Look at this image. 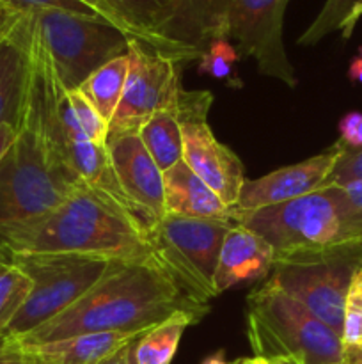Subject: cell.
I'll use <instances>...</instances> for the list:
<instances>
[{
    "label": "cell",
    "mask_w": 362,
    "mask_h": 364,
    "mask_svg": "<svg viewBox=\"0 0 362 364\" xmlns=\"http://www.w3.org/2000/svg\"><path fill=\"white\" fill-rule=\"evenodd\" d=\"M202 364H233V363H227L226 358H224V352H216V354L209 355V358H206Z\"/></svg>",
    "instance_id": "74e56055"
},
{
    "label": "cell",
    "mask_w": 362,
    "mask_h": 364,
    "mask_svg": "<svg viewBox=\"0 0 362 364\" xmlns=\"http://www.w3.org/2000/svg\"><path fill=\"white\" fill-rule=\"evenodd\" d=\"M247 336L256 358H295L302 364H341V334L268 281L247 297Z\"/></svg>",
    "instance_id": "277c9868"
},
{
    "label": "cell",
    "mask_w": 362,
    "mask_h": 364,
    "mask_svg": "<svg viewBox=\"0 0 362 364\" xmlns=\"http://www.w3.org/2000/svg\"><path fill=\"white\" fill-rule=\"evenodd\" d=\"M341 341L344 352L362 348V267L355 270L344 301Z\"/></svg>",
    "instance_id": "d4e9b609"
},
{
    "label": "cell",
    "mask_w": 362,
    "mask_h": 364,
    "mask_svg": "<svg viewBox=\"0 0 362 364\" xmlns=\"http://www.w3.org/2000/svg\"><path fill=\"white\" fill-rule=\"evenodd\" d=\"M67 96H70L71 107H73L75 117H77V123L78 127H80L82 134H84L89 141L94 142V144L106 146L110 130L109 121L103 119L102 114L92 107V103L89 102L78 89L67 91Z\"/></svg>",
    "instance_id": "4316f807"
},
{
    "label": "cell",
    "mask_w": 362,
    "mask_h": 364,
    "mask_svg": "<svg viewBox=\"0 0 362 364\" xmlns=\"http://www.w3.org/2000/svg\"><path fill=\"white\" fill-rule=\"evenodd\" d=\"M234 220L192 219L165 213L149 230L153 255L190 299L209 304L216 297L219 252Z\"/></svg>",
    "instance_id": "9c48e42d"
},
{
    "label": "cell",
    "mask_w": 362,
    "mask_h": 364,
    "mask_svg": "<svg viewBox=\"0 0 362 364\" xmlns=\"http://www.w3.org/2000/svg\"><path fill=\"white\" fill-rule=\"evenodd\" d=\"M38 252L99 256L119 262L155 258L149 230L116 199L84 183L41 219L0 231V258Z\"/></svg>",
    "instance_id": "7a4b0ae2"
},
{
    "label": "cell",
    "mask_w": 362,
    "mask_h": 364,
    "mask_svg": "<svg viewBox=\"0 0 362 364\" xmlns=\"http://www.w3.org/2000/svg\"><path fill=\"white\" fill-rule=\"evenodd\" d=\"M234 223L261 237L275 258L302 249L350 244L329 187L252 212L234 210Z\"/></svg>",
    "instance_id": "30bf717a"
},
{
    "label": "cell",
    "mask_w": 362,
    "mask_h": 364,
    "mask_svg": "<svg viewBox=\"0 0 362 364\" xmlns=\"http://www.w3.org/2000/svg\"><path fill=\"white\" fill-rule=\"evenodd\" d=\"M212 103L213 95L208 91L183 89L181 92L176 114L183 134V162L227 206L234 208L245 183L243 164L209 128L208 112Z\"/></svg>",
    "instance_id": "7c38bea8"
},
{
    "label": "cell",
    "mask_w": 362,
    "mask_h": 364,
    "mask_svg": "<svg viewBox=\"0 0 362 364\" xmlns=\"http://www.w3.org/2000/svg\"><path fill=\"white\" fill-rule=\"evenodd\" d=\"M7 262L20 267L32 281V291L23 308L2 333V338L14 341L66 311L109 274L119 259L66 252H38L14 255L7 258Z\"/></svg>",
    "instance_id": "52a82bcc"
},
{
    "label": "cell",
    "mask_w": 362,
    "mask_h": 364,
    "mask_svg": "<svg viewBox=\"0 0 362 364\" xmlns=\"http://www.w3.org/2000/svg\"><path fill=\"white\" fill-rule=\"evenodd\" d=\"M0 364H28V355L20 345L6 340L0 345Z\"/></svg>",
    "instance_id": "1f68e13d"
},
{
    "label": "cell",
    "mask_w": 362,
    "mask_h": 364,
    "mask_svg": "<svg viewBox=\"0 0 362 364\" xmlns=\"http://www.w3.org/2000/svg\"><path fill=\"white\" fill-rule=\"evenodd\" d=\"M18 130L11 124H0V162L4 160V156L7 155L13 144L16 142Z\"/></svg>",
    "instance_id": "d6a6232c"
},
{
    "label": "cell",
    "mask_w": 362,
    "mask_h": 364,
    "mask_svg": "<svg viewBox=\"0 0 362 364\" xmlns=\"http://www.w3.org/2000/svg\"><path fill=\"white\" fill-rule=\"evenodd\" d=\"M329 188L339 208L346 240L350 244H362V181Z\"/></svg>",
    "instance_id": "cb8c5ba5"
},
{
    "label": "cell",
    "mask_w": 362,
    "mask_h": 364,
    "mask_svg": "<svg viewBox=\"0 0 362 364\" xmlns=\"http://www.w3.org/2000/svg\"><path fill=\"white\" fill-rule=\"evenodd\" d=\"M31 291V277L20 267L9 262L0 267V336L23 308Z\"/></svg>",
    "instance_id": "7402d4cb"
},
{
    "label": "cell",
    "mask_w": 362,
    "mask_h": 364,
    "mask_svg": "<svg viewBox=\"0 0 362 364\" xmlns=\"http://www.w3.org/2000/svg\"><path fill=\"white\" fill-rule=\"evenodd\" d=\"M4 341H6V338H2V336H0V345H2Z\"/></svg>",
    "instance_id": "b9f144b4"
},
{
    "label": "cell",
    "mask_w": 362,
    "mask_h": 364,
    "mask_svg": "<svg viewBox=\"0 0 362 364\" xmlns=\"http://www.w3.org/2000/svg\"><path fill=\"white\" fill-rule=\"evenodd\" d=\"M361 2L362 0H325V4H323L318 16L314 18V21L298 38V45L312 46L322 41L323 38H327L329 34H332L334 31H339L344 20L350 16L355 6Z\"/></svg>",
    "instance_id": "603a6c76"
},
{
    "label": "cell",
    "mask_w": 362,
    "mask_h": 364,
    "mask_svg": "<svg viewBox=\"0 0 362 364\" xmlns=\"http://www.w3.org/2000/svg\"><path fill=\"white\" fill-rule=\"evenodd\" d=\"M197 322V316L185 311L176 313L160 322L135 341L130 364H170L180 347L185 329Z\"/></svg>",
    "instance_id": "d6986e66"
},
{
    "label": "cell",
    "mask_w": 362,
    "mask_h": 364,
    "mask_svg": "<svg viewBox=\"0 0 362 364\" xmlns=\"http://www.w3.org/2000/svg\"><path fill=\"white\" fill-rule=\"evenodd\" d=\"M339 142L344 149H362V112H348L339 119Z\"/></svg>",
    "instance_id": "f546056e"
},
{
    "label": "cell",
    "mask_w": 362,
    "mask_h": 364,
    "mask_svg": "<svg viewBox=\"0 0 362 364\" xmlns=\"http://www.w3.org/2000/svg\"><path fill=\"white\" fill-rule=\"evenodd\" d=\"M142 144L162 173L183 160V134L174 110H162L144 123L138 132Z\"/></svg>",
    "instance_id": "ffe728a7"
},
{
    "label": "cell",
    "mask_w": 362,
    "mask_h": 364,
    "mask_svg": "<svg viewBox=\"0 0 362 364\" xmlns=\"http://www.w3.org/2000/svg\"><path fill=\"white\" fill-rule=\"evenodd\" d=\"M240 60L236 46L227 39H212L199 57V73L209 75L216 80H231L234 64Z\"/></svg>",
    "instance_id": "484cf974"
},
{
    "label": "cell",
    "mask_w": 362,
    "mask_h": 364,
    "mask_svg": "<svg viewBox=\"0 0 362 364\" xmlns=\"http://www.w3.org/2000/svg\"><path fill=\"white\" fill-rule=\"evenodd\" d=\"M144 334V333H142ZM137 333H91L41 347H21L28 354L45 358L50 364H99L126 345L137 341Z\"/></svg>",
    "instance_id": "ac0fdd59"
},
{
    "label": "cell",
    "mask_w": 362,
    "mask_h": 364,
    "mask_svg": "<svg viewBox=\"0 0 362 364\" xmlns=\"http://www.w3.org/2000/svg\"><path fill=\"white\" fill-rule=\"evenodd\" d=\"M163 196L165 212L172 215L234 220V208L227 206L183 160L163 173Z\"/></svg>",
    "instance_id": "e0dca14e"
},
{
    "label": "cell",
    "mask_w": 362,
    "mask_h": 364,
    "mask_svg": "<svg viewBox=\"0 0 362 364\" xmlns=\"http://www.w3.org/2000/svg\"><path fill=\"white\" fill-rule=\"evenodd\" d=\"M130 57L121 55L106 63L99 70H96L87 80L78 87V91L92 103L96 110L102 114L105 121H112L117 105L123 96L124 84H126Z\"/></svg>",
    "instance_id": "44dd1931"
},
{
    "label": "cell",
    "mask_w": 362,
    "mask_h": 364,
    "mask_svg": "<svg viewBox=\"0 0 362 364\" xmlns=\"http://www.w3.org/2000/svg\"><path fill=\"white\" fill-rule=\"evenodd\" d=\"M32 13L16 14L0 36V124L20 130L31 84Z\"/></svg>",
    "instance_id": "9a60e30c"
},
{
    "label": "cell",
    "mask_w": 362,
    "mask_h": 364,
    "mask_svg": "<svg viewBox=\"0 0 362 364\" xmlns=\"http://www.w3.org/2000/svg\"><path fill=\"white\" fill-rule=\"evenodd\" d=\"M11 18H13V16H6V14H4V13H2V11H0V36H2L4 28H6L7 21H9V20H11Z\"/></svg>",
    "instance_id": "60d3db41"
},
{
    "label": "cell",
    "mask_w": 362,
    "mask_h": 364,
    "mask_svg": "<svg viewBox=\"0 0 362 364\" xmlns=\"http://www.w3.org/2000/svg\"><path fill=\"white\" fill-rule=\"evenodd\" d=\"M341 364H346V363H341Z\"/></svg>",
    "instance_id": "ee69618b"
},
{
    "label": "cell",
    "mask_w": 362,
    "mask_h": 364,
    "mask_svg": "<svg viewBox=\"0 0 362 364\" xmlns=\"http://www.w3.org/2000/svg\"><path fill=\"white\" fill-rule=\"evenodd\" d=\"M4 263H6V262H4V259H2V258H0V267H2V265H4Z\"/></svg>",
    "instance_id": "7bdbcfd3"
},
{
    "label": "cell",
    "mask_w": 362,
    "mask_h": 364,
    "mask_svg": "<svg viewBox=\"0 0 362 364\" xmlns=\"http://www.w3.org/2000/svg\"><path fill=\"white\" fill-rule=\"evenodd\" d=\"M361 18H362V2L355 6V9L351 11L350 16H348L346 20H344V23L341 25L339 31H341V34H343L344 39H350L351 38V34H353L355 25H357V21L361 20Z\"/></svg>",
    "instance_id": "836d02e7"
},
{
    "label": "cell",
    "mask_w": 362,
    "mask_h": 364,
    "mask_svg": "<svg viewBox=\"0 0 362 364\" xmlns=\"http://www.w3.org/2000/svg\"><path fill=\"white\" fill-rule=\"evenodd\" d=\"M32 18L66 91L78 89L96 70L128 53L130 36L103 18L59 9L38 11Z\"/></svg>",
    "instance_id": "ba28073f"
},
{
    "label": "cell",
    "mask_w": 362,
    "mask_h": 364,
    "mask_svg": "<svg viewBox=\"0 0 362 364\" xmlns=\"http://www.w3.org/2000/svg\"><path fill=\"white\" fill-rule=\"evenodd\" d=\"M290 0H187L201 43L227 39L252 57L259 73L295 89L298 78L284 48V13Z\"/></svg>",
    "instance_id": "3957f363"
},
{
    "label": "cell",
    "mask_w": 362,
    "mask_h": 364,
    "mask_svg": "<svg viewBox=\"0 0 362 364\" xmlns=\"http://www.w3.org/2000/svg\"><path fill=\"white\" fill-rule=\"evenodd\" d=\"M133 343L123 347L121 350H117L116 354H112L110 358H106L105 361H102L99 364H130V355H131V348H133Z\"/></svg>",
    "instance_id": "e575fe53"
},
{
    "label": "cell",
    "mask_w": 362,
    "mask_h": 364,
    "mask_svg": "<svg viewBox=\"0 0 362 364\" xmlns=\"http://www.w3.org/2000/svg\"><path fill=\"white\" fill-rule=\"evenodd\" d=\"M126 84L116 114L110 121L109 139L138 135L146 121L162 110H177L183 85L181 63L153 46L130 39Z\"/></svg>",
    "instance_id": "8fae6325"
},
{
    "label": "cell",
    "mask_w": 362,
    "mask_h": 364,
    "mask_svg": "<svg viewBox=\"0 0 362 364\" xmlns=\"http://www.w3.org/2000/svg\"><path fill=\"white\" fill-rule=\"evenodd\" d=\"M75 185L57 169L38 123L25 110L16 142L0 162V231L45 217Z\"/></svg>",
    "instance_id": "5b68a950"
},
{
    "label": "cell",
    "mask_w": 362,
    "mask_h": 364,
    "mask_svg": "<svg viewBox=\"0 0 362 364\" xmlns=\"http://www.w3.org/2000/svg\"><path fill=\"white\" fill-rule=\"evenodd\" d=\"M84 2H87L89 6L94 7V9L98 11V13L102 14V16L105 18L106 21H110V23H112V25H116V27H119L121 31L126 32V34L130 36L131 39H138L137 34H135L133 28H131L130 25L126 23V20H124V18L121 16V14L117 13V11L114 9V7L110 6V4L106 2V0H84Z\"/></svg>",
    "instance_id": "4dcf8cb0"
},
{
    "label": "cell",
    "mask_w": 362,
    "mask_h": 364,
    "mask_svg": "<svg viewBox=\"0 0 362 364\" xmlns=\"http://www.w3.org/2000/svg\"><path fill=\"white\" fill-rule=\"evenodd\" d=\"M348 78H350L353 84H362V50L361 55H355L351 59L350 68H348Z\"/></svg>",
    "instance_id": "d590c367"
},
{
    "label": "cell",
    "mask_w": 362,
    "mask_h": 364,
    "mask_svg": "<svg viewBox=\"0 0 362 364\" xmlns=\"http://www.w3.org/2000/svg\"><path fill=\"white\" fill-rule=\"evenodd\" d=\"M25 354L28 355V364H50L46 361L45 358H41V355H35V354H28V352H25Z\"/></svg>",
    "instance_id": "ab89813d"
},
{
    "label": "cell",
    "mask_w": 362,
    "mask_h": 364,
    "mask_svg": "<svg viewBox=\"0 0 362 364\" xmlns=\"http://www.w3.org/2000/svg\"><path fill=\"white\" fill-rule=\"evenodd\" d=\"M181 311L201 320L209 304L188 297L156 258L119 262L66 311L14 343L27 348L91 333L142 334Z\"/></svg>",
    "instance_id": "6da1fadb"
},
{
    "label": "cell",
    "mask_w": 362,
    "mask_h": 364,
    "mask_svg": "<svg viewBox=\"0 0 362 364\" xmlns=\"http://www.w3.org/2000/svg\"><path fill=\"white\" fill-rule=\"evenodd\" d=\"M45 9H59L66 13L84 14V16L103 18L92 6L84 0H0V11L6 16L31 14ZM105 20V18H103Z\"/></svg>",
    "instance_id": "83f0119b"
},
{
    "label": "cell",
    "mask_w": 362,
    "mask_h": 364,
    "mask_svg": "<svg viewBox=\"0 0 362 364\" xmlns=\"http://www.w3.org/2000/svg\"><path fill=\"white\" fill-rule=\"evenodd\" d=\"M275 252L247 228L234 224L227 231L219 252L215 288L219 294L245 283H254L270 276Z\"/></svg>",
    "instance_id": "2e32d148"
},
{
    "label": "cell",
    "mask_w": 362,
    "mask_h": 364,
    "mask_svg": "<svg viewBox=\"0 0 362 364\" xmlns=\"http://www.w3.org/2000/svg\"><path fill=\"white\" fill-rule=\"evenodd\" d=\"M344 363L346 364H362V348L344 352Z\"/></svg>",
    "instance_id": "8d00e7d4"
},
{
    "label": "cell",
    "mask_w": 362,
    "mask_h": 364,
    "mask_svg": "<svg viewBox=\"0 0 362 364\" xmlns=\"http://www.w3.org/2000/svg\"><path fill=\"white\" fill-rule=\"evenodd\" d=\"M265 361L266 364H302L295 358H272V359H265Z\"/></svg>",
    "instance_id": "f35d334b"
},
{
    "label": "cell",
    "mask_w": 362,
    "mask_h": 364,
    "mask_svg": "<svg viewBox=\"0 0 362 364\" xmlns=\"http://www.w3.org/2000/svg\"><path fill=\"white\" fill-rule=\"evenodd\" d=\"M343 153L344 146L337 141L311 159L280 167L258 180H245L234 210L252 212L319 191Z\"/></svg>",
    "instance_id": "5bb4252c"
},
{
    "label": "cell",
    "mask_w": 362,
    "mask_h": 364,
    "mask_svg": "<svg viewBox=\"0 0 362 364\" xmlns=\"http://www.w3.org/2000/svg\"><path fill=\"white\" fill-rule=\"evenodd\" d=\"M114 173L131 208L148 230L165 215L163 173L142 144L138 135H123L106 141Z\"/></svg>",
    "instance_id": "4fadbf2b"
},
{
    "label": "cell",
    "mask_w": 362,
    "mask_h": 364,
    "mask_svg": "<svg viewBox=\"0 0 362 364\" xmlns=\"http://www.w3.org/2000/svg\"><path fill=\"white\" fill-rule=\"evenodd\" d=\"M353 181H362V149H344L323 187H341Z\"/></svg>",
    "instance_id": "f1b7e54d"
},
{
    "label": "cell",
    "mask_w": 362,
    "mask_h": 364,
    "mask_svg": "<svg viewBox=\"0 0 362 364\" xmlns=\"http://www.w3.org/2000/svg\"><path fill=\"white\" fill-rule=\"evenodd\" d=\"M361 267L362 244L302 249L277 256L266 281L341 334L348 288Z\"/></svg>",
    "instance_id": "8992f818"
}]
</instances>
